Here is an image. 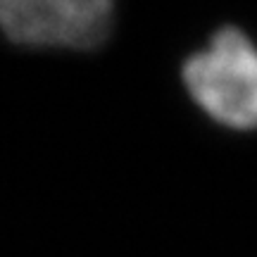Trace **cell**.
Here are the masks:
<instances>
[{"label":"cell","mask_w":257,"mask_h":257,"mask_svg":"<svg viewBox=\"0 0 257 257\" xmlns=\"http://www.w3.org/2000/svg\"><path fill=\"white\" fill-rule=\"evenodd\" d=\"M193 100L229 128H257V46L233 27L217 31L205 50L184 64Z\"/></svg>","instance_id":"1"},{"label":"cell","mask_w":257,"mask_h":257,"mask_svg":"<svg viewBox=\"0 0 257 257\" xmlns=\"http://www.w3.org/2000/svg\"><path fill=\"white\" fill-rule=\"evenodd\" d=\"M114 0H0V34L27 48L88 50L107 38Z\"/></svg>","instance_id":"2"}]
</instances>
